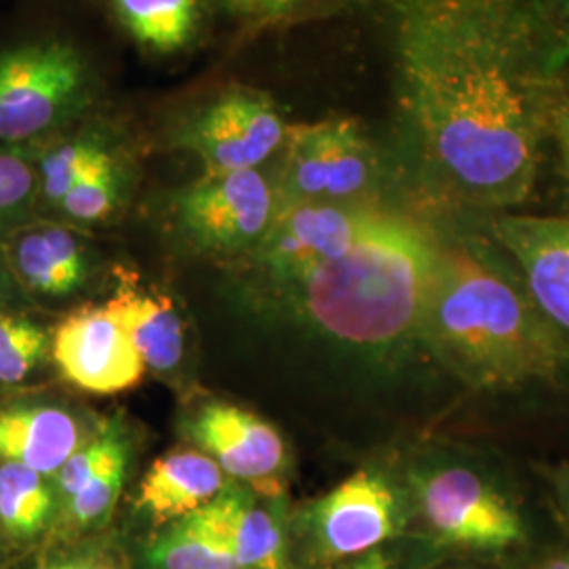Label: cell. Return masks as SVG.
Returning a JSON list of instances; mask_svg holds the SVG:
<instances>
[{
  "label": "cell",
  "instance_id": "cell-16",
  "mask_svg": "<svg viewBox=\"0 0 569 569\" xmlns=\"http://www.w3.org/2000/svg\"><path fill=\"white\" fill-rule=\"evenodd\" d=\"M79 448L81 427L61 407L0 409V465H21L42 477H51Z\"/></svg>",
  "mask_w": 569,
  "mask_h": 569
},
{
  "label": "cell",
  "instance_id": "cell-2",
  "mask_svg": "<svg viewBox=\"0 0 569 569\" xmlns=\"http://www.w3.org/2000/svg\"><path fill=\"white\" fill-rule=\"evenodd\" d=\"M420 333L437 357L481 390L552 382L568 338L498 268L467 249H441Z\"/></svg>",
  "mask_w": 569,
  "mask_h": 569
},
{
  "label": "cell",
  "instance_id": "cell-13",
  "mask_svg": "<svg viewBox=\"0 0 569 569\" xmlns=\"http://www.w3.org/2000/svg\"><path fill=\"white\" fill-rule=\"evenodd\" d=\"M188 435L228 477L249 483L277 477L287 460L279 430L241 407H201L188 422Z\"/></svg>",
  "mask_w": 569,
  "mask_h": 569
},
{
  "label": "cell",
  "instance_id": "cell-32",
  "mask_svg": "<svg viewBox=\"0 0 569 569\" xmlns=\"http://www.w3.org/2000/svg\"><path fill=\"white\" fill-rule=\"evenodd\" d=\"M7 272H11V270H9L7 260H4V253H2V249H0V296H2V289H4V277H7Z\"/></svg>",
  "mask_w": 569,
  "mask_h": 569
},
{
  "label": "cell",
  "instance_id": "cell-25",
  "mask_svg": "<svg viewBox=\"0 0 569 569\" xmlns=\"http://www.w3.org/2000/svg\"><path fill=\"white\" fill-rule=\"evenodd\" d=\"M124 171L119 159L102 164L93 173H89L82 182L77 183L60 203L53 207L56 213L72 222L93 224L108 220L122 201Z\"/></svg>",
  "mask_w": 569,
  "mask_h": 569
},
{
  "label": "cell",
  "instance_id": "cell-4",
  "mask_svg": "<svg viewBox=\"0 0 569 569\" xmlns=\"http://www.w3.org/2000/svg\"><path fill=\"white\" fill-rule=\"evenodd\" d=\"M91 100V66L72 42L30 37L0 44V148H41L81 119Z\"/></svg>",
  "mask_w": 569,
  "mask_h": 569
},
{
  "label": "cell",
  "instance_id": "cell-10",
  "mask_svg": "<svg viewBox=\"0 0 569 569\" xmlns=\"http://www.w3.org/2000/svg\"><path fill=\"white\" fill-rule=\"evenodd\" d=\"M61 376L91 395H119L143 378L142 357L103 308H84L61 321L51 338Z\"/></svg>",
  "mask_w": 569,
  "mask_h": 569
},
{
  "label": "cell",
  "instance_id": "cell-7",
  "mask_svg": "<svg viewBox=\"0 0 569 569\" xmlns=\"http://www.w3.org/2000/svg\"><path fill=\"white\" fill-rule=\"evenodd\" d=\"M284 148L283 204L345 201L363 192L373 178L371 146L348 119L289 127Z\"/></svg>",
  "mask_w": 569,
  "mask_h": 569
},
{
  "label": "cell",
  "instance_id": "cell-28",
  "mask_svg": "<svg viewBox=\"0 0 569 569\" xmlns=\"http://www.w3.org/2000/svg\"><path fill=\"white\" fill-rule=\"evenodd\" d=\"M226 2L234 13L244 18L270 20V18H283L306 0H226Z\"/></svg>",
  "mask_w": 569,
  "mask_h": 569
},
{
  "label": "cell",
  "instance_id": "cell-21",
  "mask_svg": "<svg viewBox=\"0 0 569 569\" xmlns=\"http://www.w3.org/2000/svg\"><path fill=\"white\" fill-rule=\"evenodd\" d=\"M150 569H239L201 510L161 531L146 550Z\"/></svg>",
  "mask_w": 569,
  "mask_h": 569
},
{
  "label": "cell",
  "instance_id": "cell-18",
  "mask_svg": "<svg viewBox=\"0 0 569 569\" xmlns=\"http://www.w3.org/2000/svg\"><path fill=\"white\" fill-rule=\"evenodd\" d=\"M103 310L122 327L143 366L154 371H171L180 366L183 326L167 298L122 283Z\"/></svg>",
  "mask_w": 569,
  "mask_h": 569
},
{
  "label": "cell",
  "instance_id": "cell-1",
  "mask_svg": "<svg viewBox=\"0 0 569 569\" xmlns=\"http://www.w3.org/2000/svg\"><path fill=\"white\" fill-rule=\"evenodd\" d=\"M399 98L428 163L468 203L538 178L557 63L542 0H390Z\"/></svg>",
  "mask_w": 569,
  "mask_h": 569
},
{
  "label": "cell",
  "instance_id": "cell-24",
  "mask_svg": "<svg viewBox=\"0 0 569 569\" xmlns=\"http://www.w3.org/2000/svg\"><path fill=\"white\" fill-rule=\"evenodd\" d=\"M124 470H127V446H124V439L117 432L112 446L103 456L102 465L91 475L84 488L66 502L74 523H79L82 528H93L110 517L121 496Z\"/></svg>",
  "mask_w": 569,
  "mask_h": 569
},
{
  "label": "cell",
  "instance_id": "cell-23",
  "mask_svg": "<svg viewBox=\"0 0 569 569\" xmlns=\"http://www.w3.org/2000/svg\"><path fill=\"white\" fill-rule=\"evenodd\" d=\"M39 207L34 150L0 148V241L30 224Z\"/></svg>",
  "mask_w": 569,
  "mask_h": 569
},
{
  "label": "cell",
  "instance_id": "cell-11",
  "mask_svg": "<svg viewBox=\"0 0 569 569\" xmlns=\"http://www.w3.org/2000/svg\"><path fill=\"white\" fill-rule=\"evenodd\" d=\"M399 505L387 481L359 470L331 489L310 510V528L323 555L355 557L371 552L399 531Z\"/></svg>",
  "mask_w": 569,
  "mask_h": 569
},
{
  "label": "cell",
  "instance_id": "cell-29",
  "mask_svg": "<svg viewBox=\"0 0 569 569\" xmlns=\"http://www.w3.org/2000/svg\"><path fill=\"white\" fill-rule=\"evenodd\" d=\"M42 569H119L112 566L108 559L100 557H81V559H66V561H56L49 563Z\"/></svg>",
  "mask_w": 569,
  "mask_h": 569
},
{
  "label": "cell",
  "instance_id": "cell-26",
  "mask_svg": "<svg viewBox=\"0 0 569 569\" xmlns=\"http://www.w3.org/2000/svg\"><path fill=\"white\" fill-rule=\"evenodd\" d=\"M51 350L39 323L21 315H0V382L16 385L28 378Z\"/></svg>",
  "mask_w": 569,
  "mask_h": 569
},
{
  "label": "cell",
  "instance_id": "cell-8",
  "mask_svg": "<svg viewBox=\"0 0 569 569\" xmlns=\"http://www.w3.org/2000/svg\"><path fill=\"white\" fill-rule=\"evenodd\" d=\"M420 509L432 531L468 550H507L526 540V523L505 496L468 468H437L418 486Z\"/></svg>",
  "mask_w": 569,
  "mask_h": 569
},
{
  "label": "cell",
  "instance_id": "cell-6",
  "mask_svg": "<svg viewBox=\"0 0 569 569\" xmlns=\"http://www.w3.org/2000/svg\"><path fill=\"white\" fill-rule=\"evenodd\" d=\"M287 124L274 102L251 89H230L183 121L176 143L192 152L204 173L256 169L287 138Z\"/></svg>",
  "mask_w": 569,
  "mask_h": 569
},
{
  "label": "cell",
  "instance_id": "cell-20",
  "mask_svg": "<svg viewBox=\"0 0 569 569\" xmlns=\"http://www.w3.org/2000/svg\"><path fill=\"white\" fill-rule=\"evenodd\" d=\"M124 30L157 53L180 51L201 23V0H110Z\"/></svg>",
  "mask_w": 569,
  "mask_h": 569
},
{
  "label": "cell",
  "instance_id": "cell-33",
  "mask_svg": "<svg viewBox=\"0 0 569 569\" xmlns=\"http://www.w3.org/2000/svg\"><path fill=\"white\" fill-rule=\"evenodd\" d=\"M547 569H569L568 559H555V561H550Z\"/></svg>",
  "mask_w": 569,
  "mask_h": 569
},
{
  "label": "cell",
  "instance_id": "cell-5",
  "mask_svg": "<svg viewBox=\"0 0 569 569\" xmlns=\"http://www.w3.org/2000/svg\"><path fill=\"white\" fill-rule=\"evenodd\" d=\"M277 213V194L258 169L204 173L173 199L183 239L220 256L256 249Z\"/></svg>",
  "mask_w": 569,
  "mask_h": 569
},
{
  "label": "cell",
  "instance_id": "cell-31",
  "mask_svg": "<svg viewBox=\"0 0 569 569\" xmlns=\"http://www.w3.org/2000/svg\"><path fill=\"white\" fill-rule=\"evenodd\" d=\"M557 131H559V142H561V150H563V154H566V161H568L569 164V114H566V117L559 121Z\"/></svg>",
  "mask_w": 569,
  "mask_h": 569
},
{
  "label": "cell",
  "instance_id": "cell-12",
  "mask_svg": "<svg viewBox=\"0 0 569 569\" xmlns=\"http://www.w3.org/2000/svg\"><path fill=\"white\" fill-rule=\"evenodd\" d=\"M491 234L521 266L531 302L569 340V220L500 216Z\"/></svg>",
  "mask_w": 569,
  "mask_h": 569
},
{
  "label": "cell",
  "instance_id": "cell-14",
  "mask_svg": "<svg viewBox=\"0 0 569 569\" xmlns=\"http://www.w3.org/2000/svg\"><path fill=\"white\" fill-rule=\"evenodd\" d=\"M11 274L26 289L66 298L87 279V253L79 237L53 222H30L0 241Z\"/></svg>",
  "mask_w": 569,
  "mask_h": 569
},
{
  "label": "cell",
  "instance_id": "cell-22",
  "mask_svg": "<svg viewBox=\"0 0 569 569\" xmlns=\"http://www.w3.org/2000/svg\"><path fill=\"white\" fill-rule=\"evenodd\" d=\"M53 510V493L44 477L21 467L0 465V523L18 538L39 533Z\"/></svg>",
  "mask_w": 569,
  "mask_h": 569
},
{
  "label": "cell",
  "instance_id": "cell-9",
  "mask_svg": "<svg viewBox=\"0 0 569 569\" xmlns=\"http://www.w3.org/2000/svg\"><path fill=\"white\" fill-rule=\"evenodd\" d=\"M373 209L333 203H291L279 207L258 260L279 289L308 268L331 260L348 249L367 224Z\"/></svg>",
  "mask_w": 569,
  "mask_h": 569
},
{
  "label": "cell",
  "instance_id": "cell-30",
  "mask_svg": "<svg viewBox=\"0 0 569 569\" xmlns=\"http://www.w3.org/2000/svg\"><path fill=\"white\" fill-rule=\"evenodd\" d=\"M352 569H390L387 559L380 552H367L366 557Z\"/></svg>",
  "mask_w": 569,
  "mask_h": 569
},
{
  "label": "cell",
  "instance_id": "cell-19",
  "mask_svg": "<svg viewBox=\"0 0 569 569\" xmlns=\"http://www.w3.org/2000/svg\"><path fill=\"white\" fill-rule=\"evenodd\" d=\"M112 159V148L102 136L91 131L72 136L61 133L56 140L37 148L39 204L53 209L77 183Z\"/></svg>",
  "mask_w": 569,
  "mask_h": 569
},
{
  "label": "cell",
  "instance_id": "cell-34",
  "mask_svg": "<svg viewBox=\"0 0 569 569\" xmlns=\"http://www.w3.org/2000/svg\"><path fill=\"white\" fill-rule=\"evenodd\" d=\"M561 9H563V16L569 20V0H561Z\"/></svg>",
  "mask_w": 569,
  "mask_h": 569
},
{
  "label": "cell",
  "instance_id": "cell-17",
  "mask_svg": "<svg viewBox=\"0 0 569 569\" xmlns=\"http://www.w3.org/2000/svg\"><path fill=\"white\" fill-rule=\"evenodd\" d=\"M201 512L222 536L239 569H287L283 526L243 489H226Z\"/></svg>",
  "mask_w": 569,
  "mask_h": 569
},
{
  "label": "cell",
  "instance_id": "cell-3",
  "mask_svg": "<svg viewBox=\"0 0 569 569\" xmlns=\"http://www.w3.org/2000/svg\"><path fill=\"white\" fill-rule=\"evenodd\" d=\"M441 249L422 228L382 211L340 256L281 289L333 340L390 346L420 331Z\"/></svg>",
  "mask_w": 569,
  "mask_h": 569
},
{
  "label": "cell",
  "instance_id": "cell-15",
  "mask_svg": "<svg viewBox=\"0 0 569 569\" xmlns=\"http://www.w3.org/2000/svg\"><path fill=\"white\" fill-rule=\"evenodd\" d=\"M226 491V472L201 449H173L143 475L138 509L154 523H176Z\"/></svg>",
  "mask_w": 569,
  "mask_h": 569
},
{
  "label": "cell",
  "instance_id": "cell-27",
  "mask_svg": "<svg viewBox=\"0 0 569 569\" xmlns=\"http://www.w3.org/2000/svg\"><path fill=\"white\" fill-rule=\"evenodd\" d=\"M117 432L119 430L108 428L100 437H96V441L77 449L66 460V465L58 470V489L66 502L84 488V483L91 479V475L102 465L103 456L108 453Z\"/></svg>",
  "mask_w": 569,
  "mask_h": 569
}]
</instances>
